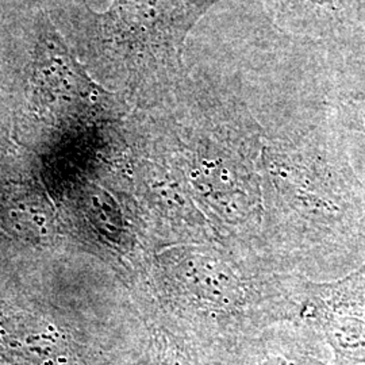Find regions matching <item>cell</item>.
Instances as JSON below:
<instances>
[{"instance_id": "3957f363", "label": "cell", "mask_w": 365, "mask_h": 365, "mask_svg": "<svg viewBox=\"0 0 365 365\" xmlns=\"http://www.w3.org/2000/svg\"><path fill=\"white\" fill-rule=\"evenodd\" d=\"M327 337L339 359L354 364L365 363L364 319L337 315L327 324Z\"/></svg>"}, {"instance_id": "6da1fadb", "label": "cell", "mask_w": 365, "mask_h": 365, "mask_svg": "<svg viewBox=\"0 0 365 365\" xmlns=\"http://www.w3.org/2000/svg\"><path fill=\"white\" fill-rule=\"evenodd\" d=\"M218 0H114L93 14L102 51L129 71L180 64L184 41L199 18Z\"/></svg>"}, {"instance_id": "277c9868", "label": "cell", "mask_w": 365, "mask_h": 365, "mask_svg": "<svg viewBox=\"0 0 365 365\" xmlns=\"http://www.w3.org/2000/svg\"><path fill=\"white\" fill-rule=\"evenodd\" d=\"M345 115L349 128L365 133V91L360 92L346 102Z\"/></svg>"}, {"instance_id": "7a4b0ae2", "label": "cell", "mask_w": 365, "mask_h": 365, "mask_svg": "<svg viewBox=\"0 0 365 365\" xmlns=\"http://www.w3.org/2000/svg\"><path fill=\"white\" fill-rule=\"evenodd\" d=\"M30 78L34 92L52 103L88 101L102 92L49 21L39 29Z\"/></svg>"}]
</instances>
